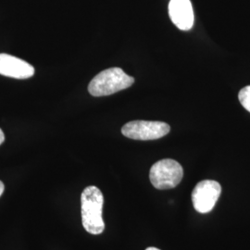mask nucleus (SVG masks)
Returning a JSON list of instances; mask_svg holds the SVG:
<instances>
[{
    "label": "nucleus",
    "mask_w": 250,
    "mask_h": 250,
    "mask_svg": "<svg viewBox=\"0 0 250 250\" xmlns=\"http://www.w3.org/2000/svg\"><path fill=\"white\" fill-rule=\"evenodd\" d=\"M169 15L174 25L182 31H189L194 25V10L190 0H170Z\"/></svg>",
    "instance_id": "0eeeda50"
},
{
    "label": "nucleus",
    "mask_w": 250,
    "mask_h": 250,
    "mask_svg": "<svg viewBox=\"0 0 250 250\" xmlns=\"http://www.w3.org/2000/svg\"><path fill=\"white\" fill-rule=\"evenodd\" d=\"M0 74L15 79H27L35 74V68L23 60L2 53L0 54Z\"/></svg>",
    "instance_id": "423d86ee"
},
{
    "label": "nucleus",
    "mask_w": 250,
    "mask_h": 250,
    "mask_svg": "<svg viewBox=\"0 0 250 250\" xmlns=\"http://www.w3.org/2000/svg\"><path fill=\"white\" fill-rule=\"evenodd\" d=\"M82 224L86 232L91 234H100L105 230L102 217L104 197L99 188L90 186L85 188L81 196Z\"/></svg>",
    "instance_id": "f257e3e1"
},
{
    "label": "nucleus",
    "mask_w": 250,
    "mask_h": 250,
    "mask_svg": "<svg viewBox=\"0 0 250 250\" xmlns=\"http://www.w3.org/2000/svg\"><path fill=\"white\" fill-rule=\"evenodd\" d=\"M146 250H159V249H157V248H147V249H146Z\"/></svg>",
    "instance_id": "9b49d317"
},
{
    "label": "nucleus",
    "mask_w": 250,
    "mask_h": 250,
    "mask_svg": "<svg viewBox=\"0 0 250 250\" xmlns=\"http://www.w3.org/2000/svg\"><path fill=\"white\" fill-rule=\"evenodd\" d=\"M4 141H5V134L3 133V131L0 129V145H2Z\"/></svg>",
    "instance_id": "1a4fd4ad"
},
{
    "label": "nucleus",
    "mask_w": 250,
    "mask_h": 250,
    "mask_svg": "<svg viewBox=\"0 0 250 250\" xmlns=\"http://www.w3.org/2000/svg\"><path fill=\"white\" fill-rule=\"evenodd\" d=\"M134 83V77L126 74L121 68H109L99 72L88 85L93 97H106L129 88Z\"/></svg>",
    "instance_id": "f03ea898"
},
{
    "label": "nucleus",
    "mask_w": 250,
    "mask_h": 250,
    "mask_svg": "<svg viewBox=\"0 0 250 250\" xmlns=\"http://www.w3.org/2000/svg\"><path fill=\"white\" fill-rule=\"evenodd\" d=\"M238 99L242 106L250 112V85L242 88L238 94Z\"/></svg>",
    "instance_id": "6e6552de"
},
{
    "label": "nucleus",
    "mask_w": 250,
    "mask_h": 250,
    "mask_svg": "<svg viewBox=\"0 0 250 250\" xmlns=\"http://www.w3.org/2000/svg\"><path fill=\"white\" fill-rule=\"evenodd\" d=\"M184 176L182 165L174 160L165 159L156 162L150 169L149 179L153 187L159 190L176 188Z\"/></svg>",
    "instance_id": "7ed1b4c3"
},
{
    "label": "nucleus",
    "mask_w": 250,
    "mask_h": 250,
    "mask_svg": "<svg viewBox=\"0 0 250 250\" xmlns=\"http://www.w3.org/2000/svg\"><path fill=\"white\" fill-rule=\"evenodd\" d=\"M222 193L221 185L213 180H204L197 184L192 192V202L199 213L210 212Z\"/></svg>",
    "instance_id": "39448f33"
},
{
    "label": "nucleus",
    "mask_w": 250,
    "mask_h": 250,
    "mask_svg": "<svg viewBox=\"0 0 250 250\" xmlns=\"http://www.w3.org/2000/svg\"><path fill=\"white\" fill-rule=\"evenodd\" d=\"M4 189H5L4 184L0 181V197L2 196V194H3V192H4Z\"/></svg>",
    "instance_id": "9d476101"
},
{
    "label": "nucleus",
    "mask_w": 250,
    "mask_h": 250,
    "mask_svg": "<svg viewBox=\"0 0 250 250\" xmlns=\"http://www.w3.org/2000/svg\"><path fill=\"white\" fill-rule=\"evenodd\" d=\"M170 125L162 122L133 121L122 128V133L127 138L134 140H156L170 133Z\"/></svg>",
    "instance_id": "20e7f679"
}]
</instances>
